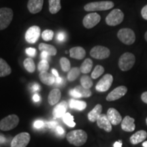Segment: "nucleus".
Wrapping results in <instances>:
<instances>
[{
    "mask_svg": "<svg viewBox=\"0 0 147 147\" xmlns=\"http://www.w3.org/2000/svg\"><path fill=\"white\" fill-rule=\"evenodd\" d=\"M69 144L76 146H80L87 142V134L84 130L77 129L69 131L66 136Z\"/></svg>",
    "mask_w": 147,
    "mask_h": 147,
    "instance_id": "1",
    "label": "nucleus"
},
{
    "mask_svg": "<svg viewBox=\"0 0 147 147\" xmlns=\"http://www.w3.org/2000/svg\"><path fill=\"white\" fill-rule=\"evenodd\" d=\"M114 3L110 1H95L87 3L84 6V10L87 12H95V11H104L112 9L114 7Z\"/></svg>",
    "mask_w": 147,
    "mask_h": 147,
    "instance_id": "2",
    "label": "nucleus"
},
{
    "mask_svg": "<svg viewBox=\"0 0 147 147\" xmlns=\"http://www.w3.org/2000/svg\"><path fill=\"white\" fill-rule=\"evenodd\" d=\"M135 62V56L131 53H125L119 58V67L122 71H128L132 68Z\"/></svg>",
    "mask_w": 147,
    "mask_h": 147,
    "instance_id": "3",
    "label": "nucleus"
},
{
    "mask_svg": "<svg viewBox=\"0 0 147 147\" xmlns=\"http://www.w3.org/2000/svg\"><path fill=\"white\" fill-rule=\"evenodd\" d=\"M19 118L16 115H10L1 119L0 121V129L2 131H10L18 125Z\"/></svg>",
    "mask_w": 147,
    "mask_h": 147,
    "instance_id": "4",
    "label": "nucleus"
},
{
    "mask_svg": "<svg viewBox=\"0 0 147 147\" xmlns=\"http://www.w3.org/2000/svg\"><path fill=\"white\" fill-rule=\"evenodd\" d=\"M13 11L9 8H0V30L6 29L13 18Z\"/></svg>",
    "mask_w": 147,
    "mask_h": 147,
    "instance_id": "5",
    "label": "nucleus"
},
{
    "mask_svg": "<svg viewBox=\"0 0 147 147\" xmlns=\"http://www.w3.org/2000/svg\"><path fill=\"white\" fill-rule=\"evenodd\" d=\"M124 19V14L119 9H115L108 14L106 18V23L109 26H116L122 23Z\"/></svg>",
    "mask_w": 147,
    "mask_h": 147,
    "instance_id": "6",
    "label": "nucleus"
},
{
    "mask_svg": "<svg viewBox=\"0 0 147 147\" xmlns=\"http://www.w3.org/2000/svg\"><path fill=\"white\" fill-rule=\"evenodd\" d=\"M117 37L121 42L126 45H131L136 40V36L134 31L129 28L120 29L117 34Z\"/></svg>",
    "mask_w": 147,
    "mask_h": 147,
    "instance_id": "7",
    "label": "nucleus"
},
{
    "mask_svg": "<svg viewBox=\"0 0 147 147\" xmlns=\"http://www.w3.org/2000/svg\"><path fill=\"white\" fill-rule=\"evenodd\" d=\"M31 136L29 133L23 132L18 134L12 139L11 147H26L30 141Z\"/></svg>",
    "mask_w": 147,
    "mask_h": 147,
    "instance_id": "8",
    "label": "nucleus"
},
{
    "mask_svg": "<svg viewBox=\"0 0 147 147\" xmlns=\"http://www.w3.org/2000/svg\"><path fill=\"white\" fill-rule=\"evenodd\" d=\"M110 55V51L108 48L102 46L94 47L90 51V55L96 59H104L108 58Z\"/></svg>",
    "mask_w": 147,
    "mask_h": 147,
    "instance_id": "9",
    "label": "nucleus"
},
{
    "mask_svg": "<svg viewBox=\"0 0 147 147\" xmlns=\"http://www.w3.org/2000/svg\"><path fill=\"white\" fill-rule=\"evenodd\" d=\"M113 82V76L110 74L104 75L97 82L95 89L98 92H106L111 87Z\"/></svg>",
    "mask_w": 147,
    "mask_h": 147,
    "instance_id": "10",
    "label": "nucleus"
},
{
    "mask_svg": "<svg viewBox=\"0 0 147 147\" xmlns=\"http://www.w3.org/2000/svg\"><path fill=\"white\" fill-rule=\"evenodd\" d=\"M101 16L96 12H92L84 16L82 21L84 27L87 29H91L100 23Z\"/></svg>",
    "mask_w": 147,
    "mask_h": 147,
    "instance_id": "11",
    "label": "nucleus"
},
{
    "mask_svg": "<svg viewBox=\"0 0 147 147\" xmlns=\"http://www.w3.org/2000/svg\"><path fill=\"white\" fill-rule=\"evenodd\" d=\"M40 32H41V30H40V27L34 25V26L29 27L25 34V40L29 44L36 43L38 41V38H40Z\"/></svg>",
    "mask_w": 147,
    "mask_h": 147,
    "instance_id": "12",
    "label": "nucleus"
},
{
    "mask_svg": "<svg viewBox=\"0 0 147 147\" xmlns=\"http://www.w3.org/2000/svg\"><path fill=\"white\" fill-rule=\"evenodd\" d=\"M127 89L125 86H119V87L115 88L113 91H112L108 96L106 97V100L108 102L115 101L121 98L126 94Z\"/></svg>",
    "mask_w": 147,
    "mask_h": 147,
    "instance_id": "13",
    "label": "nucleus"
},
{
    "mask_svg": "<svg viewBox=\"0 0 147 147\" xmlns=\"http://www.w3.org/2000/svg\"><path fill=\"white\" fill-rule=\"evenodd\" d=\"M107 117L110 122L113 125H117L122 121V117L117 110L113 108H110L107 111Z\"/></svg>",
    "mask_w": 147,
    "mask_h": 147,
    "instance_id": "14",
    "label": "nucleus"
},
{
    "mask_svg": "<svg viewBox=\"0 0 147 147\" xmlns=\"http://www.w3.org/2000/svg\"><path fill=\"white\" fill-rule=\"evenodd\" d=\"M97 126L100 129L105 130L107 132H110L112 131V124L110 122L107 115L104 114H101L96 121Z\"/></svg>",
    "mask_w": 147,
    "mask_h": 147,
    "instance_id": "15",
    "label": "nucleus"
},
{
    "mask_svg": "<svg viewBox=\"0 0 147 147\" xmlns=\"http://www.w3.org/2000/svg\"><path fill=\"white\" fill-rule=\"evenodd\" d=\"M44 0H29L27 8L32 14H37L42 10Z\"/></svg>",
    "mask_w": 147,
    "mask_h": 147,
    "instance_id": "16",
    "label": "nucleus"
},
{
    "mask_svg": "<svg viewBox=\"0 0 147 147\" xmlns=\"http://www.w3.org/2000/svg\"><path fill=\"white\" fill-rule=\"evenodd\" d=\"M134 118L130 117L129 116H126L121 121V128L125 131L131 132L134 131L136 128L135 123H134Z\"/></svg>",
    "mask_w": 147,
    "mask_h": 147,
    "instance_id": "17",
    "label": "nucleus"
},
{
    "mask_svg": "<svg viewBox=\"0 0 147 147\" xmlns=\"http://www.w3.org/2000/svg\"><path fill=\"white\" fill-rule=\"evenodd\" d=\"M67 108V103L65 101L60 102L54 108L53 111V115L55 118H61L63 117V115L66 113V110Z\"/></svg>",
    "mask_w": 147,
    "mask_h": 147,
    "instance_id": "18",
    "label": "nucleus"
},
{
    "mask_svg": "<svg viewBox=\"0 0 147 147\" xmlns=\"http://www.w3.org/2000/svg\"><path fill=\"white\" fill-rule=\"evenodd\" d=\"M85 55L86 51L81 47H73L69 50V56L73 59L81 60L84 58Z\"/></svg>",
    "mask_w": 147,
    "mask_h": 147,
    "instance_id": "19",
    "label": "nucleus"
},
{
    "mask_svg": "<svg viewBox=\"0 0 147 147\" xmlns=\"http://www.w3.org/2000/svg\"><path fill=\"white\" fill-rule=\"evenodd\" d=\"M147 137V132L144 130H140L130 137V142L132 144H137L145 140Z\"/></svg>",
    "mask_w": 147,
    "mask_h": 147,
    "instance_id": "20",
    "label": "nucleus"
},
{
    "mask_svg": "<svg viewBox=\"0 0 147 147\" xmlns=\"http://www.w3.org/2000/svg\"><path fill=\"white\" fill-rule=\"evenodd\" d=\"M39 78L42 83L47 84V85H52L55 82V76L54 75L48 73L47 71L40 72Z\"/></svg>",
    "mask_w": 147,
    "mask_h": 147,
    "instance_id": "21",
    "label": "nucleus"
},
{
    "mask_svg": "<svg viewBox=\"0 0 147 147\" xmlns=\"http://www.w3.org/2000/svg\"><path fill=\"white\" fill-rule=\"evenodd\" d=\"M61 93L59 89H54L50 92L49 97H48V102L51 106L57 104L60 100Z\"/></svg>",
    "mask_w": 147,
    "mask_h": 147,
    "instance_id": "22",
    "label": "nucleus"
},
{
    "mask_svg": "<svg viewBox=\"0 0 147 147\" xmlns=\"http://www.w3.org/2000/svg\"><path fill=\"white\" fill-rule=\"evenodd\" d=\"M102 106L101 104H97L94 108L88 114V119L91 122H95L102 114Z\"/></svg>",
    "mask_w": 147,
    "mask_h": 147,
    "instance_id": "23",
    "label": "nucleus"
},
{
    "mask_svg": "<svg viewBox=\"0 0 147 147\" xmlns=\"http://www.w3.org/2000/svg\"><path fill=\"white\" fill-rule=\"evenodd\" d=\"M69 106L71 109L77 110H83L87 108V103L84 101L76 100L74 99H71L69 102Z\"/></svg>",
    "mask_w": 147,
    "mask_h": 147,
    "instance_id": "24",
    "label": "nucleus"
},
{
    "mask_svg": "<svg viewBox=\"0 0 147 147\" xmlns=\"http://www.w3.org/2000/svg\"><path fill=\"white\" fill-rule=\"evenodd\" d=\"M11 72H12V69L10 66L4 59L0 58V77L8 76Z\"/></svg>",
    "mask_w": 147,
    "mask_h": 147,
    "instance_id": "25",
    "label": "nucleus"
},
{
    "mask_svg": "<svg viewBox=\"0 0 147 147\" xmlns=\"http://www.w3.org/2000/svg\"><path fill=\"white\" fill-rule=\"evenodd\" d=\"M39 49L41 52L42 51H45V52H47L50 56H55V55H56L57 53L56 48L55 47H53V45H47V44L45 43L40 44Z\"/></svg>",
    "mask_w": 147,
    "mask_h": 147,
    "instance_id": "26",
    "label": "nucleus"
},
{
    "mask_svg": "<svg viewBox=\"0 0 147 147\" xmlns=\"http://www.w3.org/2000/svg\"><path fill=\"white\" fill-rule=\"evenodd\" d=\"M49 11L51 14L57 13L61 8V0H49Z\"/></svg>",
    "mask_w": 147,
    "mask_h": 147,
    "instance_id": "27",
    "label": "nucleus"
},
{
    "mask_svg": "<svg viewBox=\"0 0 147 147\" xmlns=\"http://www.w3.org/2000/svg\"><path fill=\"white\" fill-rule=\"evenodd\" d=\"M93 67V61L90 59H86L84 61L83 63H82L81 66H80V71L83 74H88L89 73Z\"/></svg>",
    "mask_w": 147,
    "mask_h": 147,
    "instance_id": "28",
    "label": "nucleus"
},
{
    "mask_svg": "<svg viewBox=\"0 0 147 147\" xmlns=\"http://www.w3.org/2000/svg\"><path fill=\"white\" fill-rule=\"evenodd\" d=\"M23 65L25 69L29 73L34 72V71L36 70V65H35L34 60L32 58L25 59L24 60Z\"/></svg>",
    "mask_w": 147,
    "mask_h": 147,
    "instance_id": "29",
    "label": "nucleus"
},
{
    "mask_svg": "<svg viewBox=\"0 0 147 147\" xmlns=\"http://www.w3.org/2000/svg\"><path fill=\"white\" fill-rule=\"evenodd\" d=\"M80 72L81 71H80V69L78 67H73V68H71L68 74H67V80L70 82L76 80L78 77L80 76Z\"/></svg>",
    "mask_w": 147,
    "mask_h": 147,
    "instance_id": "30",
    "label": "nucleus"
},
{
    "mask_svg": "<svg viewBox=\"0 0 147 147\" xmlns=\"http://www.w3.org/2000/svg\"><path fill=\"white\" fill-rule=\"evenodd\" d=\"M80 84L82 87L85 89H89L93 86V81H92L91 77L87 75H84L80 78Z\"/></svg>",
    "mask_w": 147,
    "mask_h": 147,
    "instance_id": "31",
    "label": "nucleus"
},
{
    "mask_svg": "<svg viewBox=\"0 0 147 147\" xmlns=\"http://www.w3.org/2000/svg\"><path fill=\"white\" fill-rule=\"evenodd\" d=\"M63 121L69 127H74L76 125V123L74 121L73 116L70 113H65L63 117Z\"/></svg>",
    "mask_w": 147,
    "mask_h": 147,
    "instance_id": "32",
    "label": "nucleus"
},
{
    "mask_svg": "<svg viewBox=\"0 0 147 147\" xmlns=\"http://www.w3.org/2000/svg\"><path fill=\"white\" fill-rule=\"evenodd\" d=\"M74 89L80 93L82 97H89L92 95V93L90 91V89H85L82 86H76Z\"/></svg>",
    "mask_w": 147,
    "mask_h": 147,
    "instance_id": "33",
    "label": "nucleus"
},
{
    "mask_svg": "<svg viewBox=\"0 0 147 147\" xmlns=\"http://www.w3.org/2000/svg\"><path fill=\"white\" fill-rule=\"evenodd\" d=\"M60 65L62 70L63 71H69L71 69L70 62L68 59L66 57H61L60 59Z\"/></svg>",
    "mask_w": 147,
    "mask_h": 147,
    "instance_id": "34",
    "label": "nucleus"
},
{
    "mask_svg": "<svg viewBox=\"0 0 147 147\" xmlns=\"http://www.w3.org/2000/svg\"><path fill=\"white\" fill-rule=\"evenodd\" d=\"M104 72V68L102 65H97L93 69V72L91 73V78L93 79H97L100 76H102L103 73Z\"/></svg>",
    "mask_w": 147,
    "mask_h": 147,
    "instance_id": "35",
    "label": "nucleus"
},
{
    "mask_svg": "<svg viewBox=\"0 0 147 147\" xmlns=\"http://www.w3.org/2000/svg\"><path fill=\"white\" fill-rule=\"evenodd\" d=\"M38 69L40 71V72H41V71H47L48 69H49V61L47 60L42 59L40 61V63H38Z\"/></svg>",
    "mask_w": 147,
    "mask_h": 147,
    "instance_id": "36",
    "label": "nucleus"
},
{
    "mask_svg": "<svg viewBox=\"0 0 147 147\" xmlns=\"http://www.w3.org/2000/svg\"><path fill=\"white\" fill-rule=\"evenodd\" d=\"M53 36H54V32L51 29L45 30L42 34V39L45 41H51V40H53Z\"/></svg>",
    "mask_w": 147,
    "mask_h": 147,
    "instance_id": "37",
    "label": "nucleus"
},
{
    "mask_svg": "<svg viewBox=\"0 0 147 147\" xmlns=\"http://www.w3.org/2000/svg\"><path fill=\"white\" fill-rule=\"evenodd\" d=\"M25 53H27L28 56L31 57H34L37 54V51L34 48H27L26 50H25Z\"/></svg>",
    "mask_w": 147,
    "mask_h": 147,
    "instance_id": "38",
    "label": "nucleus"
},
{
    "mask_svg": "<svg viewBox=\"0 0 147 147\" xmlns=\"http://www.w3.org/2000/svg\"><path fill=\"white\" fill-rule=\"evenodd\" d=\"M69 94L72 97H74V98H81L82 97L80 93H79L75 89H72L69 90Z\"/></svg>",
    "mask_w": 147,
    "mask_h": 147,
    "instance_id": "39",
    "label": "nucleus"
},
{
    "mask_svg": "<svg viewBox=\"0 0 147 147\" xmlns=\"http://www.w3.org/2000/svg\"><path fill=\"white\" fill-rule=\"evenodd\" d=\"M45 126V122L42 120L36 121L34 123V127L36 129H41Z\"/></svg>",
    "mask_w": 147,
    "mask_h": 147,
    "instance_id": "40",
    "label": "nucleus"
},
{
    "mask_svg": "<svg viewBox=\"0 0 147 147\" xmlns=\"http://www.w3.org/2000/svg\"><path fill=\"white\" fill-rule=\"evenodd\" d=\"M66 38V35L64 32H59L57 34V39L59 42H61L65 41Z\"/></svg>",
    "mask_w": 147,
    "mask_h": 147,
    "instance_id": "41",
    "label": "nucleus"
},
{
    "mask_svg": "<svg viewBox=\"0 0 147 147\" xmlns=\"http://www.w3.org/2000/svg\"><path fill=\"white\" fill-rule=\"evenodd\" d=\"M55 131L57 132V134H58L60 136H64L65 135V130L63 129V127H61V126H57L56 128H55Z\"/></svg>",
    "mask_w": 147,
    "mask_h": 147,
    "instance_id": "42",
    "label": "nucleus"
},
{
    "mask_svg": "<svg viewBox=\"0 0 147 147\" xmlns=\"http://www.w3.org/2000/svg\"><path fill=\"white\" fill-rule=\"evenodd\" d=\"M47 124L48 127L51 129H55L58 126V123L54 120L49 121V122L47 123Z\"/></svg>",
    "mask_w": 147,
    "mask_h": 147,
    "instance_id": "43",
    "label": "nucleus"
},
{
    "mask_svg": "<svg viewBox=\"0 0 147 147\" xmlns=\"http://www.w3.org/2000/svg\"><path fill=\"white\" fill-rule=\"evenodd\" d=\"M40 89V85L38 83H33L31 85V90L32 92H38Z\"/></svg>",
    "mask_w": 147,
    "mask_h": 147,
    "instance_id": "44",
    "label": "nucleus"
},
{
    "mask_svg": "<svg viewBox=\"0 0 147 147\" xmlns=\"http://www.w3.org/2000/svg\"><path fill=\"white\" fill-rule=\"evenodd\" d=\"M141 14H142L143 18L147 21V5L143 7L142 10H141Z\"/></svg>",
    "mask_w": 147,
    "mask_h": 147,
    "instance_id": "45",
    "label": "nucleus"
},
{
    "mask_svg": "<svg viewBox=\"0 0 147 147\" xmlns=\"http://www.w3.org/2000/svg\"><path fill=\"white\" fill-rule=\"evenodd\" d=\"M49 54L47 52H45V51H42L41 52V58L42 59H45V60H47L49 59Z\"/></svg>",
    "mask_w": 147,
    "mask_h": 147,
    "instance_id": "46",
    "label": "nucleus"
},
{
    "mask_svg": "<svg viewBox=\"0 0 147 147\" xmlns=\"http://www.w3.org/2000/svg\"><path fill=\"white\" fill-rule=\"evenodd\" d=\"M33 100H34L35 102H40V100H41V98H40V95H38V93H35V94L33 95Z\"/></svg>",
    "mask_w": 147,
    "mask_h": 147,
    "instance_id": "47",
    "label": "nucleus"
},
{
    "mask_svg": "<svg viewBox=\"0 0 147 147\" xmlns=\"http://www.w3.org/2000/svg\"><path fill=\"white\" fill-rule=\"evenodd\" d=\"M141 99H142V102H144L145 104H147V91L144 92L141 95Z\"/></svg>",
    "mask_w": 147,
    "mask_h": 147,
    "instance_id": "48",
    "label": "nucleus"
},
{
    "mask_svg": "<svg viewBox=\"0 0 147 147\" xmlns=\"http://www.w3.org/2000/svg\"><path fill=\"white\" fill-rule=\"evenodd\" d=\"M63 82V78L61 77H55V83L57 84H60Z\"/></svg>",
    "mask_w": 147,
    "mask_h": 147,
    "instance_id": "49",
    "label": "nucleus"
},
{
    "mask_svg": "<svg viewBox=\"0 0 147 147\" xmlns=\"http://www.w3.org/2000/svg\"><path fill=\"white\" fill-rule=\"evenodd\" d=\"M122 141L119 140L117 141L115 144H114V147H122Z\"/></svg>",
    "mask_w": 147,
    "mask_h": 147,
    "instance_id": "50",
    "label": "nucleus"
},
{
    "mask_svg": "<svg viewBox=\"0 0 147 147\" xmlns=\"http://www.w3.org/2000/svg\"><path fill=\"white\" fill-rule=\"evenodd\" d=\"M6 140V138H5L4 136H1L0 135V144H3L4 143Z\"/></svg>",
    "mask_w": 147,
    "mask_h": 147,
    "instance_id": "51",
    "label": "nucleus"
},
{
    "mask_svg": "<svg viewBox=\"0 0 147 147\" xmlns=\"http://www.w3.org/2000/svg\"><path fill=\"white\" fill-rule=\"evenodd\" d=\"M51 72H52V74L54 75L55 77H58L59 76L58 71H57L55 69H52V70H51Z\"/></svg>",
    "mask_w": 147,
    "mask_h": 147,
    "instance_id": "52",
    "label": "nucleus"
},
{
    "mask_svg": "<svg viewBox=\"0 0 147 147\" xmlns=\"http://www.w3.org/2000/svg\"><path fill=\"white\" fill-rule=\"evenodd\" d=\"M142 146L143 147H147V141H146V142H144L142 143Z\"/></svg>",
    "mask_w": 147,
    "mask_h": 147,
    "instance_id": "53",
    "label": "nucleus"
},
{
    "mask_svg": "<svg viewBox=\"0 0 147 147\" xmlns=\"http://www.w3.org/2000/svg\"><path fill=\"white\" fill-rule=\"evenodd\" d=\"M144 38L145 40H146V41L147 42V32L145 33V35H144Z\"/></svg>",
    "mask_w": 147,
    "mask_h": 147,
    "instance_id": "54",
    "label": "nucleus"
},
{
    "mask_svg": "<svg viewBox=\"0 0 147 147\" xmlns=\"http://www.w3.org/2000/svg\"><path fill=\"white\" fill-rule=\"evenodd\" d=\"M146 125H147V118L146 119Z\"/></svg>",
    "mask_w": 147,
    "mask_h": 147,
    "instance_id": "55",
    "label": "nucleus"
}]
</instances>
